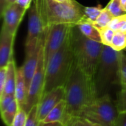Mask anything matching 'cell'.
I'll return each instance as SVG.
<instances>
[{"label": "cell", "instance_id": "cell-1", "mask_svg": "<svg viewBox=\"0 0 126 126\" xmlns=\"http://www.w3.org/2000/svg\"><path fill=\"white\" fill-rule=\"evenodd\" d=\"M64 87L69 120L78 118L83 109L97 98L94 80L80 69L75 61Z\"/></svg>", "mask_w": 126, "mask_h": 126}, {"label": "cell", "instance_id": "cell-2", "mask_svg": "<svg viewBox=\"0 0 126 126\" xmlns=\"http://www.w3.org/2000/svg\"><path fill=\"white\" fill-rule=\"evenodd\" d=\"M44 30L55 24L77 25L84 19V7L75 0L58 2L54 0H35Z\"/></svg>", "mask_w": 126, "mask_h": 126}, {"label": "cell", "instance_id": "cell-3", "mask_svg": "<svg viewBox=\"0 0 126 126\" xmlns=\"http://www.w3.org/2000/svg\"><path fill=\"white\" fill-rule=\"evenodd\" d=\"M71 43L75 61L78 66L94 80L101 58L103 44L86 38L76 26L73 27L71 32Z\"/></svg>", "mask_w": 126, "mask_h": 126}, {"label": "cell", "instance_id": "cell-4", "mask_svg": "<svg viewBox=\"0 0 126 126\" xmlns=\"http://www.w3.org/2000/svg\"><path fill=\"white\" fill-rule=\"evenodd\" d=\"M75 61L71 43V33L62 47L45 65L44 94L58 86H64Z\"/></svg>", "mask_w": 126, "mask_h": 126}, {"label": "cell", "instance_id": "cell-5", "mask_svg": "<svg viewBox=\"0 0 126 126\" xmlns=\"http://www.w3.org/2000/svg\"><path fill=\"white\" fill-rule=\"evenodd\" d=\"M120 53L121 51L103 45L94 79L97 97L109 94L113 86L120 85Z\"/></svg>", "mask_w": 126, "mask_h": 126}, {"label": "cell", "instance_id": "cell-6", "mask_svg": "<svg viewBox=\"0 0 126 126\" xmlns=\"http://www.w3.org/2000/svg\"><path fill=\"white\" fill-rule=\"evenodd\" d=\"M119 111L116 103L106 94L86 106L78 118L92 126H115Z\"/></svg>", "mask_w": 126, "mask_h": 126}, {"label": "cell", "instance_id": "cell-7", "mask_svg": "<svg viewBox=\"0 0 126 126\" xmlns=\"http://www.w3.org/2000/svg\"><path fill=\"white\" fill-rule=\"evenodd\" d=\"M46 37V30L44 32L38 57V66L30 85L27 104L24 107V111L28 113L30 109L35 105L38 104L44 94L45 85V62H44V42Z\"/></svg>", "mask_w": 126, "mask_h": 126}, {"label": "cell", "instance_id": "cell-8", "mask_svg": "<svg viewBox=\"0 0 126 126\" xmlns=\"http://www.w3.org/2000/svg\"><path fill=\"white\" fill-rule=\"evenodd\" d=\"M75 25L70 24H55L49 27L46 30L44 42V62L45 65L50 58L62 47L69 38L73 27Z\"/></svg>", "mask_w": 126, "mask_h": 126}, {"label": "cell", "instance_id": "cell-9", "mask_svg": "<svg viewBox=\"0 0 126 126\" xmlns=\"http://www.w3.org/2000/svg\"><path fill=\"white\" fill-rule=\"evenodd\" d=\"M45 30L34 0L29 10L28 30L25 41V54L30 53L40 46Z\"/></svg>", "mask_w": 126, "mask_h": 126}, {"label": "cell", "instance_id": "cell-10", "mask_svg": "<svg viewBox=\"0 0 126 126\" xmlns=\"http://www.w3.org/2000/svg\"><path fill=\"white\" fill-rule=\"evenodd\" d=\"M65 98V87L58 86L53 89L41 97L38 103V120L41 122L48 114L62 100Z\"/></svg>", "mask_w": 126, "mask_h": 126}, {"label": "cell", "instance_id": "cell-11", "mask_svg": "<svg viewBox=\"0 0 126 126\" xmlns=\"http://www.w3.org/2000/svg\"><path fill=\"white\" fill-rule=\"evenodd\" d=\"M26 11V9L14 3L7 7L1 13L3 17L2 27L14 37H16L18 27Z\"/></svg>", "mask_w": 126, "mask_h": 126}, {"label": "cell", "instance_id": "cell-12", "mask_svg": "<svg viewBox=\"0 0 126 126\" xmlns=\"http://www.w3.org/2000/svg\"><path fill=\"white\" fill-rule=\"evenodd\" d=\"M15 37L10 35L3 27L0 35V68L6 67L13 55V46Z\"/></svg>", "mask_w": 126, "mask_h": 126}, {"label": "cell", "instance_id": "cell-13", "mask_svg": "<svg viewBox=\"0 0 126 126\" xmlns=\"http://www.w3.org/2000/svg\"><path fill=\"white\" fill-rule=\"evenodd\" d=\"M42 39H43V38H42ZM41 42H42V41H41ZM41 45V43L40 46L38 47L35 50H33L32 52H31L30 53L25 54V60H24L23 66H21L26 86H27V89L28 91H29V88H30V85L31 83L32 79L34 76V74L35 72V70H36V68L38 66Z\"/></svg>", "mask_w": 126, "mask_h": 126}, {"label": "cell", "instance_id": "cell-14", "mask_svg": "<svg viewBox=\"0 0 126 126\" xmlns=\"http://www.w3.org/2000/svg\"><path fill=\"white\" fill-rule=\"evenodd\" d=\"M28 95V90L26 86L21 66L17 68L16 70V85L15 90V97L18 104L19 109L24 110V107L27 104Z\"/></svg>", "mask_w": 126, "mask_h": 126}, {"label": "cell", "instance_id": "cell-15", "mask_svg": "<svg viewBox=\"0 0 126 126\" xmlns=\"http://www.w3.org/2000/svg\"><path fill=\"white\" fill-rule=\"evenodd\" d=\"M69 120L66 114V103L63 99L45 117V119L41 121L42 123H62L64 125L69 123Z\"/></svg>", "mask_w": 126, "mask_h": 126}, {"label": "cell", "instance_id": "cell-16", "mask_svg": "<svg viewBox=\"0 0 126 126\" xmlns=\"http://www.w3.org/2000/svg\"><path fill=\"white\" fill-rule=\"evenodd\" d=\"M16 70L17 68L16 66L15 60L13 58L7 66V76L4 89L3 94L0 96V97L4 95L15 96V90L16 85Z\"/></svg>", "mask_w": 126, "mask_h": 126}, {"label": "cell", "instance_id": "cell-17", "mask_svg": "<svg viewBox=\"0 0 126 126\" xmlns=\"http://www.w3.org/2000/svg\"><path fill=\"white\" fill-rule=\"evenodd\" d=\"M76 27L80 31V32L90 40L96 42L102 43L100 34L98 28L92 23L83 19L80 21Z\"/></svg>", "mask_w": 126, "mask_h": 126}, {"label": "cell", "instance_id": "cell-18", "mask_svg": "<svg viewBox=\"0 0 126 126\" xmlns=\"http://www.w3.org/2000/svg\"><path fill=\"white\" fill-rule=\"evenodd\" d=\"M19 110L18 104L15 99L10 105H8L5 109L1 110V117L3 123L6 126H11L13 120Z\"/></svg>", "mask_w": 126, "mask_h": 126}, {"label": "cell", "instance_id": "cell-19", "mask_svg": "<svg viewBox=\"0 0 126 126\" xmlns=\"http://www.w3.org/2000/svg\"><path fill=\"white\" fill-rule=\"evenodd\" d=\"M111 47L117 51H123L126 47V32L115 31Z\"/></svg>", "mask_w": 126, "mask_h": 126}, {"label": "cell", "instance_id": "cell-20", "mask_svg": "<svg viewBox=\"0 0 126 126\" xmlns=\"http://www.w3.org/2000/svg\"><path fill=\"white\" fill-rule=\"evenodd\" d=\"M114 18L115 17L111 14V13L106 7H105L93 24H94L97 28L106 27H108L109 24Z\"/></svg>", "mask_w": 126, "mask_h": 126}, {"label": "cell", "instance_id": "cell-21", "mask_svg": "<svg viewBox=\"0 0 126 126\" xmlns=\"http://www.w3.org/2000/svg\"><path fill=\"white\" fill-rule=\"evenodd\" d=\"M103 8L100 6L97 7H84V19L94 24Z\"/></svg>", "mask_w": 126, "mask_h": 126}, {"label": "cell", "instance_id": "cell-22", "mask_svg": "<svg viewBox=\"0 0 126 126\" xmlns=\"http://www.w3.org/2000/svg\"><path fill=\"white\" fill-rule=\"evenodd\" d=\"M98 30H99V32L100 34L102 44L105 46H108V47H111V42H112L115 31L109 27L98 28Z\"/></svg>", "mask_w": 126, "mask_h": 126}, {"label": "cell", "instance_id": "cell-23", "mask_svg": "<svg viewBox=\"0 0 126 126\" xmlns=\"http://www.w3.org/2000/svg\"><path fill=\"white\" fill-rule=\"evenodd\" d=\"M41 121L38 120V105L34 106L27 113L25 126H39Z\"/></svg>", "mask_w": 126, "mask_h": 126}, {"label": "cell", "instance_id": "cell-24", "mask_svg": "<svg viewBox=\"0 0 126 126\" xmlns=\"http://www.w3.org/2000/svg\"><path fill=\"white\" fill-rule=\"evenodd\" d=\"M115 103L119 113L126 112V86H121L120 91L117 93V98Z\"/></svg>", "mask_w": 126, "mask_h": 126}, {"label": "cell", "instance_id": "cell-25", "mask_svg": "<svg viewBox=\"0 0 126 126\" xmlns=\"http://www.w3.org/2000/svg\"><path fill=\"white\" fill-rule=\"evenodd\" d=\"M114 17H117L125 14L121 9L120 0H111L106 7Z\"/></svg>", "mask_w": 126, "mask_h": 126}, {"label": "cell", "instance_id": "cell-26", "mask_svg": "<svg viewBox=\"0 0 126 126\" xmlns=\"http://www.w3.org/2000/svg\"><path fill=\"white\" fill-rule=\"evenodd\" d=\"M120 86H126V55L123 51L120 53Z\"/></svg>", "mask_w": 126, "mask_h": 126}, {"label": "cell", "instance_id": "cell-27", "mask_svg": "<svg viewBox=\"0 0 126 126\" xmlns=\"http://www.w3.org/2000/svg\"><path fill=\"white\" fill-rule=\"evenodd\" d=\"M27 113L22 109H19L11 126H25Z\"/></svg>", "mask_w": 126, "mask_h": 126}, {"label": "cell", "instance_id": "cell-28", "mask_svg": "<svg viewBox=\"0 0 126 126\" xmlns=\"http://www.w3.org/2000/svg\"><path fill=\"white\" fill-rule=\"evenodd\" d=\"M7 76V66L0 68V96L3 94Z\"/></svg>", "mask_w": 126, "mask_h": 126}, {"label": "cell", "instance_id": "cell-29", "mask_svg": "<svg viewBox=\"0 0 126 126\" xmlns=\"http://www.w3.org/2000/svg\"><path fill=\"white\" fill-rule=\"evenodd\" d=\"M66 126H92L81 118H72Z\"/></svg>", "mask_w": 126, "mask_h": 126}, {"label": "cell", "instance_id": "cell-30", "mask_svg": "<svg viewBox=\"0 0 126 126\" xmlns=\"http://www.w3.org/2000/svg\"><path fill=\"white\" fill-rule=\"evenodd\" d=\"M115 126H126V112H120Z\"/></svg>", "mask_w": 126, "mask_h": 126}, {"label": "cell", "instance_id": "cell-31", "mask_svg": "<svg viewBox=\"0 0 126 126\" xmlns=\"http://www.w3.org/2000/svg\"><path fill=\"white\" fill-rule=\"evenodd\" d=\"M32 1L34 0H16V3L18 4L20 7L27 10L29 7H30Z\"/></svg>", "mask_w": 126, "mask_h": 126}, {"label": "cell", "instance_id": "cell-32", "mask_svg": "<svg viewBox=\"0 0 126 126\" xmlns=\"http://www.w3.org/2000/svg\"><path fill=\"white\" fill-rule=\"evenodd\" d=\"M16 0H1V13L4 11V10L8 7L9 5L16 3Z\"/></svg>", "mask_w": 126, "mask_h": 126}, {"label": "cell", "instance_id": "cell-33", "mask_svg": "<svg viewBox=\"0 0 126 126\" xmlns=\"http://www.w3.org/2000/svg\"><path fill=\"white\" fill-rule=\"evenodd\" d=\"M39 126H66L62 123L55 122V123H42L41 122Z\"/></svg>", "mask_w": 126, "mask_h": 126}, {"label": "cell", "instance_id": "cell-34", "mask_svg": "<svg viewBox=\"0 0 126 126\" xmlns=\"http://www.w3.org/2000/svg\"><path fill=\"white\" fill-rule=\"evenodd\" d=\"M121 9L124 13H126V0H120Z\"/></svg>", "mask_w": 126, "mask_h": 126}, {"label": "cell", "instance_id": "cell-35", "mask_svg": "<svg viewBox=\"0 0 126 126\" xmlns=\"http://www.w3.org/2000/svg\"><path fill=\"white\" fill-rule=\"evenodd\" d=\"M54 1H58V2H65V1H66L67 0H54Z\"/></svg>", "mask_w": 126, "mask_h": 126}, {"label": "cell", "instance_id": "cell-36", "mask_svg": "<svg viewBox=\"0 0 126 126\" xmlns=\"http://www.w3.org/2000/svg\"><path fill=\"white\" fill-rule=\"evenodd\" d=\"M123 18H125V19L126 20V13L123 14Z\"/></svg>", "mask_w": 126, "mask_h": 126}]
</instances>
